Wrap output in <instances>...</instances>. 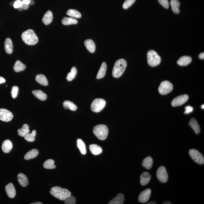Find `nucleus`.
I'll use <instances>...</instances> for the list:
<instances>
[{"label": "nucleus", "mask_w": 204, "mask_h": 204, "mask_svg": "<svg viewBox=\"0 0 204 204\" xmlns=\"http://www.w3.org/2000/svg\"><path fill=\"white\" fill-rule=\"evenodd\" d=\"M23 41L28 45H34L38 42V38L32 29H28L24 32L21 35Z\"/></svg>", "instance_id": "1"}, {"label": "nucleus", "mask_w": 204, "mask_h": 204, "mask_svg": "<svg viewBox=\"0 0 204 204\" xmlns=\"http://www.w3.org/2000/svg\"><path fill=\"white\" fill-rule=\"evenodd\" d=\"M127 63L124 59H121L115 63L112 71V75L115 78H119L124 73L126 68Z\"/></svg>", "instance_id": "2"}, {"label": "nucleus", "mask_w": 204, "mask_h": 204, "mask_svg": "<svg viewBox=\"0 0 204 204\" xmlns=\"http://www.w3.org/2000/svg\"><path fill=\"white\" fill-rule=\"evenodd\" d=\"M53 197L61 200H64L67 197L71 195L69 190L65 188H62L60 186H55L51 189L50 191Z\"/></svg>", "instance_id": "3"}, {"label": "nucleus", "mask_w": 204, "mask_h": 204, "mask_svg": "<svg viewBox=\"0 0 204 204\" xmlns=\"http://www.w3.org/2000/svg\"><path fill=\"white\" fill-rule=\"evenodd\" d=\"M93 132L98 139L101 140H104L108 136V129L107 126L105 125H98L94 127Z\"/></svg>", "instance_id": "4"}, {"label": "nucleus", "mask_w": 204, "mask_h": 204, "mask_svg": "<svg viewBox=\"0 0 204 204\" xmlns=\"http://www.w3.org/2000/svg\"><path fill=\"white\" fill-rule=\"evenodd\" d=\"M147 62L149 65L151 67H155L160 64L161 58L160 56L155 51H149L147 54Z\"/></svg>", "instance_id": "5"}, {"label": "nucleus", "mask_w": 204, "mask_h": 204, "mask_svg": "<svg viewBox=\"0 0 204 204\" xmlns=\"http://www.w3.org/2000/svg\"><path fill=\"white\" fill-rule=\"evenodd\" d=\"M106 105V101L104 99L101 98L95 99L91 104V110L95 112H100L104 108Z\"/></svg>", "instance_id": "6"}, {"label": "nucleus", "mask_w": 204, "mask_h": 204, "mask_svg": "<svg viewBox=\"0 0 204 204\" xmlns=\"http://www.w3.org/2000/svg\"><path fill=\"white\" fill-rule=\"evenodd\" d=\"M173 89L172 84L170 82L165 80L161 83L158 88V91L160 94L166 95L171 92Z\"/></svg>", "instance_id": "7"}, {"label": "nucleus", "mask_w": 204, "mask_h": 204, "mask_svg": "<svg viewBox=\"0 0 204 204\" xmlns=\"http://www.w3.org/2000/svg\"><path fill=\"white\" fill-rule=\"evenodd\" d=\"M189 154L192 159L198 164H203L204 163V158L202 154L195 149H191L189 151Z\"/></svg>", "instance_id": "8"}, {"label": "nucleus", "mask_w": 204, "mask_h": 204, "mask_svg": "<svg viewBox=\"0 0 204 204\" xmlns=\"http://www.w3.org/2000/svg\"><path fill=\"white\" fill-rule=\"evenodd\" d=\"M157 176L160 182L165 183L167 182L168 176L166 168L164 166H162L158 168L157 172Z\"/></svg>", "instance_id": "9"}, {"label": "nucleus", "mask_w": 204, "mask_h": 204, "mask_svg": "<svg viewBox=\"0 0 204 204\" xmlns=\"http://www.w3.org/2000/svg\"><path fill=\"white\" fill-rule=\"evenodd\" d=\"M13 113L5 108H0V120L5 122H9L12 119Z\"/></svg>", "instance_id": "10"}, {"label": "nucleus", "mask_w": 204, "mask_h": 204, "mask_svg": "<svg viewBox=\"0 0 204 204\" xmlns=\"http://www.w3.org/2000/svg\"><path fill=\"white\" fill-rule=\"evenodd\" d=\"M189 96L187 95H180L175 98L172 101V105L173 107H177L184 104L188 100Z\"/></svg>", "instance_id": "11"}, {"label": "nucleus", "mask_w": 204, "mask_h": 204, "mask_svg": "<svg viewBox=\"0 0 204 204\" xmlns=\"http://www.w3.org/2000/svg\"><path fill=\"white\" fill-rule=\"evenodd\" d=\"M151 193V189H147L142 192L139 195V201L142 203L147 202L149 199Z\"/></svg>", "instance_id": "12"}, {"label": "nucleus", "mask_w": 204, "mask_h": 204, "mask_svg": "<svg viewBox=\"0 0 204 204\" xmlns=\"http://www.w3.org/2000/svg\"><path fill=\"white\" fill-rule=\"evenodd\" d=\"M5 190L8 197L10 198H13L15 196L16 191L12 183H10L6 185L5 186Z\"/></svg>", "instance_id": "13"}, {"label": "nucleus", "mask_w": 204, "mask_h": 204, "mask_svg": "<svg viewBox=\"0 0 204 204\" xmlns=\"http://www.w3.org/2000/svg\"><path fill=\"white\" fill-rule=\"evenodd\" d=\"M151 179V175L147 172H145L142 174L140 176V182L142 186H145L150 182Z\"/></svg>", "instance_id": "14"}, {"label": "nucleus", "mask_w": 204, "mask_h": 204, "mask_svg": "<svg viewBox=\"0 0 204 204\" xmlns=\"http://www.w3.org/2000/svg\"><path fill=\"white\" fill-rule=\"evenodd\" d=\"M17 178L20 185L22 187H26L29 184L28 178L25 174L21 173H19L17 175Z\"/></svg>", "instance_id": "15"}, {"label": "nucleus", "mask_w": 204, "mask_h": 204, "mask_svg": "<svg viewBox=\"0 0 204 204\" xmlns=\"http://www.w3.org/2000/svg\"><path fill=\"white\" fill-rule=\"evenodd\" d=\"M84 45L88 50L91 53H93L96 50V45L94 42L91 39L86 40L84 42Z\"/></svg>", "instance_id": "16"}, {"label": "nucleus", "mask_w": 204, "mask_h": 204, "mask_svg": "<svg viewBox=\"0 0 204 204\" xmlns=\"http://www.w3.org/2000/svg\"><path fill=\"white\" fill-rule=\"evenodd\" d=\"M13 148V144L9 139L4 141L2 143V148L3 151L5 153L10 152Z\"/></svg>", "instance_id": "17"}, {"label": "nucleus", "mask_w": 204, "mask_h": 204, "mask_svg": "<svg viewBox=\"0 0 204 204\" xmlns=\"http://www.w3.org/2000/svg\"><path fill=\"white\" fill-rule=\"evenodd\" d=\"M53 19V15L52 12L50 10L48 11L44 15L42 19V21L44 24L49 25L52 22Z\"/></svg>", "instance_id": "18"}, {"label": "nucleus", "mask_w": 204, "mask_h": 204, "mask_svg": "<svg viewBox=\"0 0 204 204\" xmlns=\"http://www.w3.org/2000/svg\"><path fill=\"white\" fill-rule=\"evenodd\" d=\"M13 44L10 38H7L4 42V49L5 52L9 54L13 53Z\"/></svg>", "instance_id": "19"}, {"label": "nucleus", "mask_w": 204, "mask_h": 204, "mask_svg": "<svg viewBox=\"0 0 204 204\" xmlns=\"http://www.w3.org/2000/svg\"><path fill=\"white\" fill-rule=\"evenodd\" d=\"M192 61L191 57L185 56L181 57L177 61V64L180 66H186L190 64Z\"/></svg>", "instance_id": "20"}, {"label": "nucleus", "mask_w": 204, "mask_h": 204, "mask_svg": "<svg viewBox=\"0 0 204 204\" xmlns=\"http://www.w3.org/2000/svg\"><path fill=\"white\" fill-rule=\"evenodd\" d=\"M107 65L105 62H103L102 64L101 67L98 71L96 76V78L100 79L103 78L105 76L106 72Z\"/></svg>", "instance_id": "21"}, {"label": "nucleus", "mask_w": 204, "mask_h": 204, "mask_svg": "<svg viewBox=\"0 0 204 204\" xmlns=\"http://www.w3.org/2000/svg\"><path fill=\"white\" fill-rule=\"evenodd\" d=\"M124 195L122 194H119L108 203V204H122L124 202Z\"/></svg>", "instance_id": "22"}, {"label": "nucleus", "mask_w": 204, "mask_h": 204, "mask_svg": "<svg viewBox=\"0 0 204 204\" xmlns=\"http://www.w3.org/2000/svg\"><path fill=\"white\" fill-rule=\"evenodd\" d=\"M189 125L196 134H199L200 132V129L198 122L194 118H192L190 120Z\"/></svg>", "instance_id": "23"}, {"label": "nucleus", "mask_w": 204, "mask_h": 204, "mask_svg": "<svg viewBox=\"0 0 204 204\" xmlns=\"http://www.w3.org/2000/svg\"><path fill=\"white\" fill-rule=\"evenodd\" d=\"M32 93L36 97L41 101H45L47 98V95L41 90H34L32 91Z\"/></svg>", "instance_id": "24"}, {"label": "nucleus", "mask_w": 204, "mask_h": 204, "mask_svg": "<svg viewBox=\"0 0 204 204\" xmlns=\"http://www.w3.org/2000/svg\"><path fill=\"white\" fill-rule=\"evenodd\" d=\"M39 152L37 149H32L25 154L24 158L26 160L33 159L38 155Z\"/></svg>", "instance_id": "25"}, {"label": "nucleus", "mask_w": 204, "mask_h": 204, "mask_svg": "<svg viewBox=\"0 0 204 204\" xmlns=\"http://www.w3.org/2000/svg\"><path fill=\"white\" fill-rule=\"evenodd\" d=\"M90 151L94 155H99L102 152V149L100 146L97 144H92L89 146Z\"/></svg>", "instance_id": "26"}, {"label": "nucleus", "mask_w": 204, "mask_h": 204, "mask_svg": "<svg viewBox=\"0 0 204 204\" xmlns=\"http://www.w3.org/2000/svg\"><path fill=\"white\" fill-rule=\"evenodd\" d=\"M153 163L152 158L151 157H147L143 159L142 165L147 170H150L152 167Z\"/></svg>", "instance_id": "27"}, {"label": "nucleus", "mask_w": 204, "mask_h": 204, "mask_svg": "<svg viewBox=\"0 0 204 204\" xmlns=\"http://www.w3.org/2000/svg\"><path fill=\"white\" fill-rule=\"evenodd\" d=\"M36 80L39 84H41L42 85L45 86H47L49 84L46 77L44 75L39 74L37 75L36 77Z\"/></svg>", "instance_id": "28"}, {"label": "nucleus", "mask_w": 204, "mask_h": 204, "mask_svg": "<svg viewBox=\"0 0 204 204\" xmlns=\"http://www.w3.org/2000/svg\"><path fill=\"white\" fill-rule=\"evenodd\" d=\"M26 68V65L24 64H23L19 60H17L15 63L13 67V70L15 72H19L25 70Z\"/></svg>", "instance_id": "29"}, {"label": "nucleus", "mask_w": 204, "mask_h": 204, "mask_svg": "<svg viewBox=\"0 0 204 204\" xmlns=\"http://www.w3.org/2000/svg\"><path fill=\"white\" fill-rule=\"evenodd\" d=\"M170 4L173 11L175 14H178L180 12L179 7L180 4L179 1L178 0H171Z\"/></svg>", "instance_id": "30"}, {"label": "nucleus", "mask_w": 204, "mask_h": 204, "mask_svg": "<svg viewBox=\"0 0 204 204\" xmlns=\"http://www.w3.org/2000/svg\"><path fill=\"white\" fill-rule=\"evenodd\" d=\"M63 24L65 25L76 24L78 23V21L72 17H64L62 20Z\"/></svg>", "instance_id": "31"}, {"label": "nucleus", "mask_w": 204, "mask_h": 204, "mask_svg": "<svg viewBox=\"0 0 204 204\" xmlns=\"http://www.w3.org/2000/svg\"><path fill=\"white\" fill-rule=\"evenodd\" d=\"M63 107L65 109H69L71 111H75L77 109V107L73 102L70 101H65L63 103Z\"/></svg>", "instance_id": "32"}, {"label": "nucleus", "mask_w": 204, "mask_h": 204, "mask_svg": "<svg viewBox=\"0 0 204 204\" xmlns=\"http://www.w3.org/2000/svg\"><path fill=\"white\" fill-rule=\"evenodd\" d=\"M18 135L20 136L24 137L29 132V126L27 124H24L22 128L19 129L17 131Z\"/></svg>", "instance_id": "33"}, {"label": "nucleus", "mask_w": 204, "mask_h": 204, "mask_svg": "<svg viewBox=\"0 0 204 204\" xmlns=\"http://www.w3.org/2000/svg\"><path fill=\"white\" fill-rule=\"evenodd\" d=\"M77 73V70L75 67H73L71 68L70 72L68 73L66 79L68 81H70L75 78Z\"/></svg>", "instance_id": "34"}, {"label": "nucleus", "mask_w": 204, "mask_h": 204, "mask_svg": "<svg viewBox=\"0 0 204 204\" xmlns=\"http://www.w3.org/2000/svg\"><path fill=\"white\" fill-rule=\"evenodd\" d=\"M67 14L73 18H80L81 17V14L75 9H70L68 10L67 12Z\"/></svg>", "instance_id": "35"}, {"label": "nucleus", "mask_w": 204, "mask_h": 204, "mask_svg": "<svg viewBox=\"0 0 204 204\" xmlns=\"http://www.w3.org/2000/svg\"><path fill=\"white\" fill-rule=\"evenodd\" d=\"M55 161L52 159H48L45 161L43 164V167L46 169H54L56 166L54 164Z\"/></svg>", "instance_id": "36"}, {"label": "nucleus", "mask_w": 204, "mask_h": 204, "mask_svg": "<svg viewBox=\"0 0 204 204\" xmlns=\"http://www.w3.org/2000/svg\"><path fill=\"white\" fill-rule=\"evenodd\" d=\"M77 146L80 149V152L83 155H85L86 153V150L85 144L81 139H78L77 141Z\"/></svg>", "instance_id": "37"}, {"label": "nucleus", "mask_w": 204, "mask_h": 204, "mask_svg": "<svg viewBox=\"0 0 204 204\" xmlns=\"http://www.w3.org/2000/svg\"><path fill=\"white\" fill-rule=\"evenodd\" d=\"M37 134V131L34 130L31 133H28L24 136L25 139L28 142H33L35 140V137Z\"/></svg>", "instance_id": "38"}, {"label": "nucleus", "mask_w": 204, "mask_h": 204, "mask_svg": "<svg viewBox=\"0 0 204 204\" xmlns=\"http://www.w3.org/2000/svg\"><path fill=\"white\" fill-rule=\"evenodd\" d=\"M64 201V203L66 204H75L76 203V198L73 196L71 195L67 197Z\"/></svg>", "instance_id": "39"}, {"label": "nucleus", "mask_w": 204, "mask_h": 204, "mask_svg": "<svg viewBox=\"0 0 204 204\" xmlns=\"http://www.w3.org/2000/svg\"><path fill=\"white\" fill-rule=\"evenodd\" d=\"M136 0H126L123 4V8L124 9H127L133 4Z\"/></svg>", "instance_id": "40"}, {"label": "nucleus", "mask_w": 204, "mask_h": 204, "mask_svg": "<svg viewBox=\"0 0 204 204\" xmlns=\"http://www.w3.org/2000/svg\"><path fill=\"white\" fill-rule=\"evenodd\" d=\"M19 92V88L17 86H14L12 88L11 95L13 98L15 99L17 97Z\"/></svg>", "instance_id": "41"}, {"label": "nucleus", "mask_w": 204, "mask_h": 204, "mask_svg": "<svg viewBox=\"0 0 204 204\" xmlns=\"http://www.w3.org/2000/svg\"><path fill=\"white\" fill-rule=\"evenodd\" d=\"M159 4L165 9H168L169 7V2L168 0H158Z\"/></svg>", "instance_id": "42"}, {"label": "nucleus", "mask_w": 204, "mask_h": 204, "mask_svg": "<svg viewBox=\"0 0 204 204\" xmlns=\"http://www.w3.org/2000/svg\"><path fill=\"white\" fill-rule=\"evenodd\" d=\"M22 3L21 0H16L14 1L13 6L15 9H18L19 8L22 6Z\"/></svg>", "instance_id": "43"}, {"label": "nucleus", "mask_w": 204, "mask_h": 204, "mask_svg": "<svg viewBox=\"0 0 204 204\" xmlns=\"http://www.w3.org/2000/svg\"><path fill=\"white\" fill-rule=\"evenodd\" d=\"M185 111L184 113L185 114H188L192 112L193 111V107L190 106H187L185 107Z\"/></svg>", "instance_id": "44"}, {"label": "nucleus", "mask_w": 204, "mask_h": 204, "mask_svg": "<svg viewBox=\"0 0 204 204\" xmlns=\"http://www.w3.org/2000/svg\"><path fill=\"white\" fill-rule=\"evenodd\" d=\"M22 8L23 10H27L29 9V5L25 4H22Z\"/></svg>", "instance_id": "45"}, {"label": "nucleus", "mask_w": 204, "mask_h": 204, "mask_svg": "<svg viewBox=\"0 0 204 204\" xmlns=\"http://www.w3.org/2000/svg\"><path fill=\"white\" fill-rule=\"evenodd\" d=\"M31 0H22V4H25L29 5L30 3Z\"/></svg>", "instance_id": "46"}, {"label": "nucleus", "mask_w": 204, "mask_h": 204, "mask_svg": "<svg viewBox=\"0 0 204 204\" xmlns=\"http://www.w3.org/2000/svg\"><path fill=\"white\" fill-rule=\"evenodd\" d=\"M5 82V80L4 78L0 76V84H3V83Z\"/></svg>", "instance_id": "47"}, {"label": "nucleus", "mask_w": 204, "mask_h": 204, "mask_svg": "<svg viewBox=\"0 0 204 204\" xmlns=\"http://www.w3.org/2000/svg\"><path fill=\"white\" fill-rule=\"evenodd\" d=\"M199 57L200 59H202V60H203L204 59V53H202L200 54L199 55Z\"/></svg>", "instance_id": "48"}, {"label": "nucleus", "mask_w": 204, "mask_h": 204, "mask_svg": "<svg viewBox=\"0 0 204 204\" xmlns=\"http://www.w3.org/2000/svg\"><path fill=\"white\" fill-rule=\"evenodd\" d=\"M34 2L33 0H31L30 3H29V5H32L34 4Z\"/></svg>", "instance_id": "49"}, {"label": "nucleus", "mask_w": 204, "mask_h": 204, "mask_svg": "<svg viewBox=\"0 0 204 204\" xmlns=\"http://www.w3.org/2000/svg\"><path fill=\"white\" fill-rule=\"evenodd\" d=\"M147 204H156L157 203L155 202H151L147 203Z\"/></svg>", "instance_id": "50"}, {"label": "nucleus", "mask_w": 204, "mask_h": 204, "mask_svg": "<svg viewBox=\"0 0 204 204\" xmlns=\"http://www.w3.org/2000/svg\"><path fill=\"white\" fill-rule=\"evenodd\" d=\"M31 204H42L41 202H38L36 203H32Z\"/></svg>", "instance_id": "51"}, {"label": "nucleus", "mask_w": 204, "mask_h": 204, "mask_svg": "<svg viewBox=\"0 0 204 204\" xmlns=\"http://www.w3.org/2000/svg\"><path fill=\"white\" fill-rule=\"evenodd\" d=\"M163 204H171V203L170 202H164Z\"/></svg>", "instance_id": "52"}, {"label": "nucleus", "mask_w": 204, "mask_h": 204, "mask_svg": "<svg viewBox=\"0 0 204 204\" xmlns=\"http://www.w3.org/2000/svg\"><path fill=\"white\" fill-rule=\"evenodd\" d=\"M18 9L19 11H22L23 10V9H22V6H21V7L19 8Z\"/></svg>", "instance_id": "53"}, {"label": "nucleus", "mask_w": 204, "mask_h": 204, "mask_svg": "<svg viewBox=\"0 0 204 204\" xmlns=\"http://www.w3.org/2000/svg\"><path fill=\"white\" fill-rule=\"evenodd\" d=\"M201 108H203V109H204V104L202 105V106H201Z\"/></svg>", "instance_id": "54"}]
</instances>
